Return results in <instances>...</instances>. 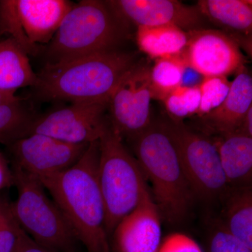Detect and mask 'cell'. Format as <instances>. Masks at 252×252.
<instances>
[{
    "mask_svg": "<svg viewBox=\"0 0 252 252\" xmlns=\"http://www.w3.org/2000/svg\"><path fill=\"white\" fill-rule=\"evenodd\" d=\"M99 154V140L91 142L77 163L40 182L87 252H112L97 180Z\"/></svg>",
    "mask_w": 252,
    "mask_h": 252,
    "instance_id": "1",
    "label": "cell"
},
{
    "mask_svg": "<svg viewBox=\"0 0 252 252\" xmlns=\"http://www.w3.org/2000/svg\"><path fill=\"white\" fill-rule=\"evenodd\" d=\"M137 62L134 53L119 49L45 64L36 73L32 89L41 101L109 100L124 74Z\"/></svg>",
    "mask_w": 252,
    "mask_h": 252,
    "instance_id": "2",
    "label": "cell"
},
{
    "mask_svg": "<svg viewBox=\"0 0 252 252\" xmlns=\"http://www.w3.org/2000/svg\"><path fill=\"white\" fill-rule=\"evenodd\" d=\"M137 159L162 220L167 224H182L188 218L195 198L178 154L161 122L150 126L131 140Z\"/></svg>",
    "mask_w": 252,
    "mask_h": 252,
    "instance_id": "3",
    "label": "cell"
},
{
    "mask_svg": "<svg viewBox=\"0 0 252 252\" xmlns=\"http://www.w3.org/2000/svg\"><path fill=\"white\" fill-rule=\"evenodd\" d=\"M128 31L129 26L108 1L82 0L74 3L52 40L44 48L45 64H60L120 49Z\"/></svg>",
    "mask_w": 252,
    "mask_h": 252,
    "instance_id": "4",
    "label": "cell"
},
{
    "mask_svg": "<svg viewBox=\"0 0 252 252\" xmlns=\"http://www.w3.org/2000/svg\"><path fill=\"white\" fill-rule=\"evenodd\" d=\"M99 150L97 180L110 238L119 222L138 205L148 185L137 159L110 124L99 138Z\"/></svg>",
    "mask_w": 252,
    "mask_h": 252,
    "instance_id": "5",
    "label": "cell"
},
{
    "mask_svg": "<svg viewBox=\"0 0 252 252\" xmlns=\"http://www.w3.org/2000/svg\"><path fill=\"white\" fill-rule=\"evenodd\" d=\"M17 198L11 203L16 221L36 243L56 252H77L78 242L67 220L35 177L13 165Z\"/></svg>",
    "mask_w": 252,
    "mask_h": 252,
    "instance_id": "6",
    "label": "cell"
},
{
    "mask_svg": "<svg viewBox=\"0 0 252 252\" xmlns=\"http://www.w3.org/2000/svg\"><path fill=\"white\" fill-rule=\"evenodd\" d=\"M74 3L67 0H0V36L28 55L42 54Z\"/></svg>",
    "mask_w": 252,
    "mask_h": 252,
    "instance_id": "7",
    "label": "cell"
},
{
    "mask_svg": "<svg viewBox=\"0 0 252 252\" xmlns=\"http://www.w3.org/2000/svg\"><path fill=\"white\" fill-rule=\"evenodd\" d=\"M175 145L186 177L195 198L211 202L228 187L213 141L182 122L161 121Z\"/></svg>",
    "mask_w": 252,
    "mask_h": 252,
    "instance_id": "8",
    "label": "cell"
},
{
    "mask_svg": "<svg viewBox=\"0 0 252 252\" xmlns=\"http://www.w3.org/2000/svg\"><path fill=\"white\" fill-rule=\"evenodd\" d=\"M150 67L137 62L124 74L109 99L111 126L123 139L132 140L152 124Z\"/></svg>",
    "mask_w": 252,
    "mask_h": 252,
    "instance_id": "9",
    "label": "cell"
},
{
    "mask_svg": "<svg viewBox=\"0 0 252 252\" xmlns=\"http://www.w3.org/2000/svg\"><path fill=\"white\" fill-rule=\"evenodd\" d=\"M109 100L73 102L41 117H36L28 130L72 144L98 141L109 124Z\"/></svg>",
    "mask_w": 252,
    "mask_h": 252,
    "instance_id": "10",
    "label": "cell"
},
{
    "mask_svg": "<svg viewBox=\"0 0 252 252\" xmlns=\"http://www.w3.org/2000/svg\"><path fill=\"white\" fill-rule=\"evenodd\" d=\"M89 144H72L42 134H31L10 144L14 166L42 180L72 167L85 153Z\"/></svg>",
    "mask_w": 252,
    "mask_h": 252,
    "instance_id": "11",
    "label": "cell"
},
{
    "mask_svg": "<svg viewBox=\"0 0 252 252\" xmlns=\"http://www.w3.org/2000/svg\"><path fill=\"white\" fill-rule=\"evenodd\" d=\"M188 34L181 54L188 67L199 75L227 77L244 67L240 44L225 32L204 28Z\"/></svg>",
    "mask_w": 252,
    "mask_h": 252,
    "instance_id": "12",
    "label": "cell"
},
{
    "mask_svg": "<svg viewBox=\"0 0 252 252\" xmlns=\"http://www.w3.org/2000/svg\"><path fill=\"white\" fill-rule=\"evenodd\" d=\"M112 9L127 26H174L187 32L207 28L206 18L195 6L176 0H111Z\"/></svg>",
    "mask_w": 252,
    "mask_h": 252,
    "instance_id": "13",
    "label": "cell"
},
{
    "mask_svg": "<svg viewBox=\"0 0 252 252\" xmlns=\"http://www.w3.org/2000/svg\"><path fill=\"white\" fill-rule=\"evenodd\" d=\"M162 217L147 187L138 205L113 230L112 252H158L162 241Z\"/></svg>",
    "mask_w": 252,
    "mask_h": 252,
    "instance_id": "14",
    "label": "cell"
},
{
    "mask_svg": "<svg viewBox=\"0 0 252 252\" xmlns=\"http://www.w3.org/2000/svg\"><path fill=\"white\" fill-rule=\"evenodd\" d=\"M252 107V78L244 67L230 83L223 102L201 119L203 125L217 136L238 132L245 114Z\"/></svg>",
    "mask_w": 252,
    "mask_h": 252,
    "instance_id": "15",
    "label": "cell"
},
{
    "mask_svg": "<svg viewBox=\"0 0 252 252\" xmlns=\"http://www.w3.org/2000/svg\"><path fill=\"white\" fill-rule=\"evenodd\" d=\"M212 141L228 187L251 186L252 137L235 132L217 136Z\"/></svg>",
    "mask_w": 252,
    "mask_h": 252,
    "instance_id": "16",
    "label": "cell"
},
{
    "mask_svg": "<svg viewBox=\"0 0 252 252\" xmlns=\"http://www.w3.org/2000/svg\"><path fill=\"white\" fill-rule=\"evenodd\" d=\"M196 6L207 21L230 32L232 37L236 35L252 39V1L200 0Z\"/></svg>",
    "mask_w": 252,
    "mask_h": 252,
    "instance_id": "17",
    "label": "cell"
},
{
    "mask_svg": "<svg viewBox=\"0 0 252 252\" xmlns=\"http://www.w3.org/2000/svg\"><path fill=\"white\" fill-rule=\"evenodd\" d=\"M28 54L11 38L0 41V91L15 94L18 89L35 85Z\"/></svg>",
    "mask_w": 252,
    "mask_h": 252,
    "instance_id": "18",
    "label": "cell"
},
{
    "mask_svg": "<svg viewBox=\"0 0 252 252\" xmlns=\"http://www.w3.org/2000/svg\"><path fill=\"white\" fill-rule=\"evenodd\" d=\"M188 39V32L174 26L138 27L136 32L139 49L154 59L180 54Z\"/></svg>",
    "mask_w": 252,
    "mask_h": 252,
    "instance_id": "19",
    "label": "cell"
},
{
    "mask_svg": "<svg viewBox=\"0 0 252 252\" xmlns=\"http://www.w3.org/2000/svg\"><path fill=\"white\" fill-rule=\"evenodd\" d=\"M231 189L220 222L232 235L252 248V187Z\"/></svg>",
    "mask_w": 252,
    "mask_h": 252,
    "instance_id": "20",
    "label": "cell"
},
{
    "mask_svg": "<svg viewBox=\"0 0 252 252\" xmlns=\"http://www.w3.org/2000/svg\"><path fill=\"white\" fill-rule=\"evenodd\" d=\"M187 66L182 54L155 60L150 67V89L152 99L163 101L172 91L182 86Z\"/></svg>",
    "mask_w": 252,
    "mask_h": 252,
    "instance_id": "21",
    "label": "cell"
},
{
    "mask_svg": "<svg viewBox=\"0 0 252 252\" xmlns=\"http://www.w3.org/2000/svg\"><path fill=\"white\" fill-rule=\"evenodd\" d=\"M36 117L23 106L21 100L0 105V144L6 146L26 137Z\"/></svg>",
    "mask_w": 252,
    "mask_h": 252,
    "instance_id": "22",
    "label": "cell"
},
{
    "mask_svg": "<svg viewBox=\"0 0 252 252\" xmlns=\"http://www.w3.org/2000/svg\"><path fill=\"white\" fill-rule=\"evenodd\" d=\"M198 85L181 86L162 101L170 119L182 122V119L197 114L200 102Z\"/></svg>",
    "mask_w": 252,
    "mask_h": 252,
    "instance_id": "23",
    "label": "cell"
},
{
    "mask_svg": "<svg viewBox=\"0 0 252 252\" xmlns=\"http://www.w3.org/2000/svg\"><path fill=\"white\" fill-rule=\"evenodd\" d=\"M230 83L225 77H203L199 84L200 102L196 115L203 117L218 107L229 92Z\"/></svg>",
    "mask_w": 252,
    "mask_h": 252,
    "instance_id": "24",
    "label": "cell"
},
{
    "mask_svg": "<svg viewBox=\"0 0 252 252\" xmlns=\"http://www.w3.org/2000/svg\"><path fill=\"white\" fill-rule=\"evenodd\" d=\"M23 233L11 203L0 197V252H17Z\"/></svg>",
    "mask_w": 252,
    "mask_h": 252,
    "instance_id": "25",
    "label": "cell"
},
{
    "mask_svg": "<svg viewBox=\"0 0 252 252\" xmlns=\"http://www.w3.org/2000/svg\"><path fill=\"white\" fill-rule=\"evenodd\" d=\"M204 252H252V248L232 235L219 221L207 235Z\"/></svg>",
    "mask_w": 252,
    "mask_h": 252,
    "instance_id": "26",
    "label": "cell"
},
{
    "mask_svg": "<svg viewBox=\"0 0 252 252\" xmlns=\"http://www.w3.org/2000/svg\"><path fill=\"white\" fill-rule=\"evenodd\" d=\"M158 252H204V250L190 235L175 232L162 239Z\"/></svg>",
    "mask_w": 252,
    "mask_h": 252,
    "instance_id": "27",
    "label": "cell"
},
{
    "mask_svg": "<svg viewBox=\"0 0 252 252\" xmlns=\"http://www.w3.org/2000/svg\"><path fill=\"white\" fill-rule=\"evenodd\" d=\"M14 174L2 154L0 153V191L14 186Z\"/></svg>",
    "mask_w": 252,
    "mask_h": 252,
    "instance_id": "28",
    "label": "cell"
},
{
    "mask_svg": "<svg viewBox=\"0 0 252 252\" xmlns=\"http://www.w3.org/2000/svg\"><path fill=\"white\" fill-rule=\"evenodd\" d=\"M16 252H56L54 250L45 248L39 244L36 243L24 231L21 236V242Z\"/></svg>",
    "mask_w": 252,
    "mask_h": 252,
    "instance_id": "29",
    "label": "cell"
},
{
    "mask_svg": "<svg viewBox=\"0 0 252 252\" xmlns=\"http://www.w3.org/2000/svg\"><path fill=\"white\" fill-rule=\"evenodd\" d=\"M238 132L252 137V107H250L245 114Z\"/></svg>",
    "mask_w": 252,
    "mask_h": 252,
    "instance_id": "30",
    "label": "cell"
},
{
    "mask_svg": "<svg viewBox=\"0 0 252 252\" xmlns=\"http://www.w3.org/2000/svg\"><path fill=\"white\" fill-rule=\"evenodd\" d=\"M18 99H19V98L17 96L15 95V94L0 91V105L7 103V102H14V101L18 100Z\"/></svg>",
    "mask_w": 252,
    "mask_h": 252,
    "instance_id": "31",
    "label": "cell"
}]
</instances>
